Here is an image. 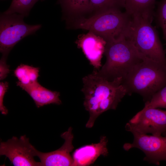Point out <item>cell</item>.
Returning <instances> with one entry per match:
<instances>
[{
    "label": "cell",
    "mask_w": 166,
    "mask_h": 166,
    "mask_svg": "<svg viewBox=\"0 0 166 166\" xmlns=\"http://www.w3.org/2000/svg\"><path fill=\"white\" fill-rule=\"evenodd\" d=\"M156 18L161 28L166 40V0H162L160 3L156 14Z\"/></svg>",
    "instance_id": "ffe728a7"
},
{
    "label": "cell",
    "mask_w": 166,
    "mask_h": 166,
    "mask_svg": "<svg viewBox=\"0 0 166 166\" xmlns=\"http://www.w3.org/2000/svg\"><path fill=\"white\" fill-rule=\"evenodd\" d=\"M144 107L166 109V85L156 93L149 101H146Z\"/></svg>",
    "instance_id": "d6986e66"
},
{
    "label": "cell",
    "mask_w": 166,
    "mask_h": 166,
    "mask_svg": "<svg viewBox=\"0 0 166 166\" xmlns=\"http://www.w3.org/2000/svg\"><path fill=\"white\" fill-rule=\"evenodd\" d=\"M9 88V83L7 81L0 82V111L2 114L6 115L8 110L3 104L5 95Z\"/></svg>",
    "instance_id": "44dd1931"
},
{
    "label": "cell",
    "mask_w": 166,
    "mask_h": 166,
    "mask_svg": "<svg viewBox=\"0 0 166 166\" xmlns=\"http://www.w3.org/2000/svg\"><path fill=\"white\" fill-rule=\"evenodd\" d=\"M131 16L120 10L101 11L88 18L78 17L67 24L68 28L86 30L99 36L106 41L125 35Z\"/></svg>",
    "instance_id": "277c9868"
},
{
    "label": "cell",
    "mask_w": 166,
    "mask_h": 166,
    "mask_svg": "<svg viewBox=\"0 0 166 166\" xmlns=\"http://www.w3.org/2000/svg\"><path fill=\"white\" fill-rule=\"evenodd\" d=\"M162 135L164 136H166V132H164V133H163V134H162Z\"/></svg>",
    "instance_id": "603a6c76"
},
{
    "label": "cell",
    "mask_w": 166,
    "mask_h": 166,
    "mask_svg": "<svg viewBox=\"0 0 166 166\" xmlns=\"http://www.w3.org/2000/svg\"><path fill=\"white\" fill-rule=\"evenodd\" d=\"M134 136L132 143H126L123 146L125 150L137 148L142 151L146 156L144 160L156 165L160 161H166V136L148 135L132 130Z\"/></svg>",
    "instance_id": "9c48e42d"
},
{
    "label": "cell",
    "mask_w": 166,
    "mask_h": 166,
    "mask_svg": "<svg viewBox=\"0 0 166 166\" xmlns=\"http://www.w3.org/2000/svg\"><path fill=\"white\" fill-rule=\"evenodd\" d=\"M7 56L2 55L0 60V80L2 81L6 78L10 73L9 66L7 64Z\"/></svg>",
    "instance_id": "7402d4cb"
},
{
    "label": "cell",
    "mask_w": 166,
    "mask_h": 166,
    "mask_svg": "<svg viewBox=\"0 0 166 166\" xmlns=\"http://www.w3.org/2000/svg\"><path fill=\"white\" fill-rule=\"evenodd\" d=\"M122 79L119 77L109 81L99 76L96 70L83 78L81 91L85 96L83 105L89 114L87 128L92 127L96 119L105 112L115 109L127 94L122 84Z\"/></svg>",
    "instance_id": "6da1fadb"
},
{
    "label": "cell",
    "mask_w": 166,
    "mask_h": 166,
    "mask_svg": "<svg viewBox=\"0 0 166 166\" xmlns=\"http://www.w3.org/2000/svg\"><path fill=\"white\" fill-rule=\"evenodd\" d=\"M45 0H12L9 8L3 13L6 14L16 13L27 17L28 16L32 8L37 2Z\"/></svg>",
    "instance_id": "ac0fdd59"
},
{
    "label": "cell",
    "mask_w": 166,
    "mask_h": 166,
    "mask_svg": "<svg viewBox=\"0 0 166 166\" xmlns=\"http://www.w3.org/2000/svg\"><path fill=\"white\" fill-rule=\"evenodd\" d=\"M36 149L26 135L13 136L0 144V156H5L15 166H41L34 159Z\"/></svg>",
    "instance_id": "52a82bcc"
},
{
    "label": "cell",
    "mask_w": 166,
    "mask_h": 166,
    "mask_svg": "<svg viewBox=\"0 0 166 166\" xmlns=\"http://www.w3.org/2000/svg\"><path fill=\"white\" fill-rule=\"evenodd\" d=\"M19 87L31 97L38 108L50 104L60 105L62 103L59 98V92L48 89L38 81L28 85Z\"/></svg>",
    "instance_id": "4fadbf2b"
},
{
    "label": "cell",
    "mask_w": 166,
    "mask_h": 166,
    "mask_svg": "<svg viewBox=\"0 0 166 166\" xmlns=\"http://www.w3.org/2000/svg\"><path fill=\"white\" fill-rule=\"evenodd\" d=\"M125 37L130 39L144 57L166 67V57L152 21L140 16L131 17Z\"/></svg>",
    "instance_id": "5b68a950"
},
{
    "label": "cell",
    "mask_w": 166,
    "mask_h": 166,
    "mask_svg": "<svg viewBox=\"0 0 166 166\" xmlns=\"http://www.w3.org/2000/svg\"><path fill=\"white\" fill-rule=\"evenodd\" d=\"M122 84L127 94H139L148 101L166 85V67L145 58L123 79Z\"/></svg>",
    "instance_id": "3957f363"
},
{
    "label": "cell",
    "mask_w": 166,
    "mask_h": 166,
    "mask_svg": "<svg viewBox=\"0 0 166 166\" xmlns=\"http://www.w3.org/2000/svg\"><path fill=\"white\" fill-rule=\"evenodd\" d=\"M125 0H89V12H98L112 9L124 8Z\"/></svg>",
    "instance_id": "e0dca14e"
},
{
    "label": "cell",
    "mask_w": 166,
    "mask_h": 166,
    "mask_svg": "<svg viewBox=\"0 0 166 166\" xmlns=\"http://www.w3.org/2000/svg\"><path fill=\"white\" fill-rule=\"evenodd\" d=\"M22 15L16 13L0 15V52L8 56L14 46L24 38L35 34L41 24L30 25L26 23Z\"/></svg>",
    "instance_id": "8992f818"
},
{
    "label": "cell",
    "mask_w": 166,
    "mask_h": 166,
    "mask_svg": "<svg viewBox=\"0 0 166 166\" xmlns=\"http://www.w3.org/2000/svg\"></svg>",
    "instance_id": "cb8c5ba5"
},
{
    "label": "cell",
    "mask_w": 166,
    "mask_h": 166,
    "mask_svg": "<svg viewBox=\"0 0 166 166\" xmlns=\"http://www.w3.org/2000/svg\"><path fill=\"white\" fill-rule=\"evenodd\" d=\"M66 23L79 16L89 12V0H57Z\"/></svg>",
    "instance_id": "5bb4252c"
},
{
    "label": "cell",
    "mask_w": 166,
    "mask_h": 166,
    "mask_svg": "<svg viewBox=\"0 0 166 166\" xmlns=\"http://www.w3.org/2000/svg\"><path fill=\"white\" fill-rule=\"evenodd\" d=\"M75 43L95 70H99L101 66V60L104 53L106 41L99 36L89 31L87 34L79 35Z\"/></svg>",
    "instance_id": "8fae6325"
},
{
    "label": "cell",
    "mask_w": 166,
    "mask_h": 166,
    "mask_svg": "<svg viewBox=\"0 0 166 166\" xmlns=\"http://www.w3.org/2000/svg\"><path fill=\"white\" fill-rule=\"evenodd\" d=\"M106 42L104 52L106 62L100 70H95L99 76L109 81L119 77L123 79L145 58L124 35Z\"/></svg>",
    "instance_id": "7a4b0ae2"
},
{
    "label": "cell",
    "mask_w": 166,
    "mask_h": 166,
    "mask_svg": "<svg viewBox=\"0 0 166 166\" xmlns=\"http://www.w3.org/2000/svg\"><path fill=\"white\" fill-rule=\"evenodd\" d=\"M125 128L128 131L161 136L166 132V110L144 107L127 124Z\"/></svg>",
    "instance_id": "ba28073f"
},
{
    "label": "cell",
    "mask_w": 166,
    "mask_h": 166,
    "mask_svg": "<svg viewBox=\"0 0 166 166\" xmlns=\"http://www.w3.org/2000/svg\"><path fill=\"white\" fill-rule=\"evenodd\" d=\"M108 140L105 136H101L99 142L83 146L73 152V166L89 165L100 156H106L108 154L107 145Z\"/></svg>",
    "instance_id": "7c38bea8"
},
{
    "label": "cell",
    "mask_w": 166,
    "mask_h": 166,
    "mask_svg": "<svg viewBox=\"0 0 166 166\" xmlns=\"http://www.w3.org/2000/svg\"><path fill=\"white\" fill-rule=\"evenodd\" d=\"M156 0H125V12L131 17L140 16L152 20Z\"/></svg>",
    "instance_id": "9a60e30c"
},
{
    "label": "cell",
    "mask_w": 166,
    "mask_h": 166,
    "mask_svg": "<svg viewBox=\"0 0 166 166\" xmlns=\"http://www.w3.org/2000/svg\"><path fill=\"white\" fill-rule=\"evenodd\" d=\"M39 68L27 65L21 64L14 71V75L18 80L17 85L26 86L38 81Z\"/></svg>",
    "instance_id": "2e32d148"
},
{
    "label": "cell",
    "mask_w": 166,
    "mask_h": 166,
    "mask_svg": "<svg viewBox=\"0 0 166 166\" xmlns=\"http://www.w3.org/2000/svg\"><path fill=\"white\" fill-rule=\"evenodd\" d=\"M72 128L69 127L67 131L62 133L61 137L64 140L63 145L58 149L48 152L35 151V156L40 159L41 166H72L73 158L70 152L74 149L72 142L74 136Z\"/></svg>",
    "instance_id": "30bf717a"
}]
</instances>
